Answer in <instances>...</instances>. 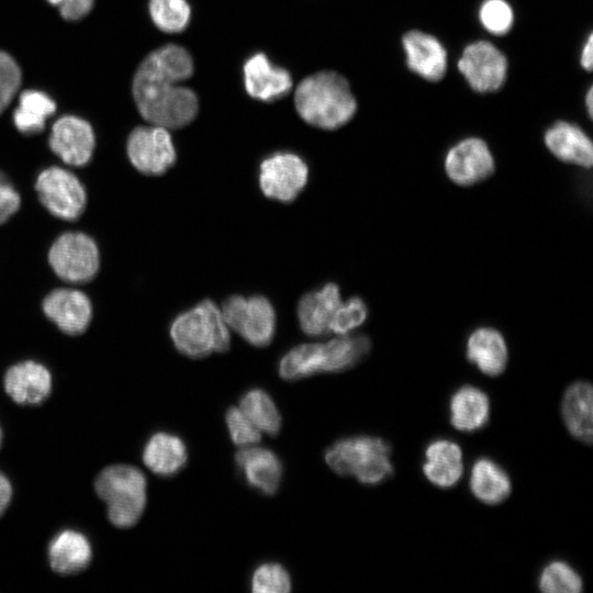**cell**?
Listing matches in <instances>:
<instances>
[{"mask_svg":"<svg viewBox=\"0 0 593 593\" xmlns=\"http://www.w3.org/2000/svg\"><path fill=\"white\" fill-rule=\"evenodd\" d=\"M193 60L187 49L169 44L153 51L138 66L133 97L141 115L153 125L179 128L195 118V93L180 82L191 77Z\"/></svg>","mask_w":593,"mask_h":593,"instance_id":"obj_1","label":"cell"},{"mask_svg":"<svg viewBox=\"0 0 593 593\" xmlns=\"http://www.w3.org/2000/svg\"><path fill=\"white\" fill-rule=\"evenodd\" d=\"M294 105L306 123L324 130L342 127L357 110L348 81L335 71H321L303 79L295 89Z\"/></svg>","mask_w":593,"mask_h":593,"instance_id":"obj_2","label":"cell"},{"mask_svg":"<svg viewBox=\"0 0 593 593\" xmlns=\"http://www.w3.org/2000/svg\"><path fill=\"white\" fill-rule=\"evenodd\" d=\"M370 348L371 342L365 335H340L322 344H302L281 358L280 370L289 380L321 372H340L362 360Z\"/></svg>","mask_w":593,"mask_h":593,"instance_id":"obj_3","label":"cell"},{"mask_svg":"<svg viewBox=\"0 0 593 593\" xmlns=\"http://www.w3.org/2000/svg\"><path fill=\"white\" fill-rule=\"evenodd\" d=\"M324 459L337 474L354 477L368 485L382 483L394 470L390 445L373 436L339 439L326 449Z\"/></svg>","mask_w":593,"mask_h":593,"instance_id":"obj_4","label":"cell"},{"mask_svg":"<svg viewBox=\"0 0 593 593\" xmlns=\"http://www.w3.org/2000/svg\"><path fill=\"white\" fill-rule=\"evenodd\" d=\"M170 336L178 351L190 358L224 353L231 345L221 310L209 299L178 314L171 323Z\"/></svg>","mask_w":593,"mask_h":593,"instance_id":"obj_5","label":"cell"},{"mask_svg":"<svg viewBox=\"0 0 593 593\" xmlns=\"http://www.w3.org/2000/svg\"><path fill=\"white\" fill-rule=\"evenodd\" d=\"M94 488L114 526L127 528L138 522L146 504V479L139 469L128 465L107 467L97 477Z\"/></svg>","mask_w":593,"mask_h":593,"instance_id":"obj_6","label":"cell"},{"mask_svg":"<svg viewBox=\"0 0 593 593\" xmlns=\"http://www.w3.org/2000/svg\"><path fill=\"white\" fill-rule=\"evenodd\" d=\"M221 313L227 327L255 347H266L276 333V311L264 295L233 294L222 303Z\"/></svg>","mask_w":593,"mask_h":593,"instance_id":"obj_7","label":"cell"},{"mask_svg":"<svg viewBox=\"0 0 593 593\" xmlns=\"http://www.w3.org/2000/svg\"><path fill=\"white\" fill-rule=\"evenodd\" d=\"M48 261L55 273L68 282H86L99 268V251L91 237L79 232L60 235L52 245Z\"/></svg>","mask_w":593,"mask_h":593,"instance_id":"obj_8","label":"cell"},{"mask_svg":"<svg viewBox=\"0 0 593 593\" xmlns=\"http://www.w3.org/2000/svg\"><path fill=\"white\" fill-rule=\"evenodd\" d=\"M457 68L472 90L488 93L505 83L508 63L494 44L475 41L463 48Z\"/></svg>","mask_w":593,"mask_h":593,"instance_id":"obj_9","label":"cell"},{"mask_svg":"<svg viewBox=\"0 0 593 593\" xmlns=\"http://www.w3.org/2000/svg\"><path fill=\"white\" fill-rule=\"evenodd\" d=\"M35 190L42 204L55 216L74 221L83 212L86 192L78 178L70 171L49 167L36 180Z\"/></svg>","mask_w":593,"mask_h":593,"instance_id":"obj_10","label":"cell"},{"mask_svg":"<svg viewBox=\"0 0 593 593\" xmlns=\"http://www.w3.org/2000/svg\"><path fill=\"white\" fill-rule=\"evenodd\" d=\"M309 168L296 154L278 152L265 158L259 167V187L272 200L293 201L307 182Z\"/></svg>","mask_w":593,"mask_h":593,"instance_id":"obj_11","label":"cell"},{"mask_svg":"<svg viewBox=\"0 0 593 593\" xmlns=\"http://www.w3.org/2000/svg\"><path fill=\"white\" fill-rule=\"evenodd\" d=\"M127 155L142 174L158 176L176 163V149L167 128L158 125L138 126L127 139Z\"/></svg>","mask_w":593,"mask_h":593,"instance_id":"obj_12","label":"cell"},{"mask_svg":"<svg viewBox=\"0 0 593 593\" xmlns=\"http://www.w3.org/2000/svg\"><path fill=\"white\" fill-rule=\"evenodd\" d=\"M445 171L459 186H472L488 179L495 170L488 144L479 137H466L446 154Z\"/></svg>","mask_w":593,"mask_h":593,"instance_id":"obj_13","label":"cell"},{"mask_svg":"<svg viewBox=\"0 0 593 593\" xmlns=\"http://www.w3.org/2000/svg\"><path fill=\"white\" fill-rule=\"evenodd\" d=\"M49 147L64 163L83 166L92 156L94 133L91 125L75 115H64L52 126Z\"/></svg>","mask_w":593,"mask_h":593,"instance_id":"obj_14","label":"cell"},{"mask_svg":"<svg viewBox=\"0 0 593 593\" xmlns=\"http://www.w3.org/2000/svg\"><path fill=\"white\" fill-rule=\"evenodd\" d=\"M405 63L411 71L424 80L436 82L444 78L448 55L435 36L418 30L406 32L402 37Z\"/></svg>","mask_w":593,"mask_h":593,"instance_id":"obj_15","label":"cell"},{"mask_svg":"<svg viewBox=\"0 0 593 593\" xmlns=\"http://www.w3.org/2000/svg\"><path fill=\"white\" fill-rule=\"evenodd\" d=\"M46 316L66 334L78 335L88 327L92 309L88 296L74 289H57L43 302Z\"/></svg>","mask_w":593,"mask_h":593,"instance_id":"obj_16","label":"cell"},{"mask_svg":"<svg viewBox=\"0 0 593 593\" xmlns=\"http://www.w3.org/2000/svg\"><path fill=\"white\" fill-rule=\"evenodd\" d=\"M4 389L21 405H37L52 390V376L40 362L26 360L11 366L4 374Z\"/></svg>","mask_w":593,"mask_h":593,"instance_id":"obj_17","label":"cell"},{"mask_svg":"<svg viewBox=\"0 0 593 593\" xmlns=\"http://www.w3.org/2000/svg\"><path fill=\"white\" fill-rule=\"evenodd\" d=\"M548 150L559 160L583 168L593 165V144L589 135L577 124L558 121L544 134Z\"/></svg>","mask_w":593,"mask_h":593,"instance_id":"obj_18","label":"cell"},{"mask_svg":"<svg viewBox=\"0 0 593 593\" xmlns=\"http://www.w3.org/2000/svg\"><path fill=\"white\" fill-rule=\"evenodd\" d=\"M340 303L339 287L335 283H326L317 290L305 293L296 309L302 332L313 337L331 333L329 326Z\"/></svg>","mask_w":593,"mask_h":593,"instance_id":"obj_19","label":"cell"},{"mask_svg":"<svg viewBox=\"0 0 593 593\" xmlns=\"http://www.w3.org/2000/svg\"><path fill=\"white\" fill-rule=\"evenodd\" d=\"M244 78L248 94L265 102L284 97L292 88L290 74L272 65L260 53L253 55L245 63Z\"/></svg>","mask_w":593,"mask_h":593,"instance_id":"obj_20","label":"cell"},{"mask_svg":"<svg viewBox=\"0 0 593 593\" xmlns=\"http://www.w3.org/2000/svg\"><path fill=\"white\" fill-rule=\"evenodd\" d=\"M235 461L246 482L262 494L273 495L282 478V463L266 448H246L235 455Z\"/></svg>","mask_w":593,"mask_h":593,"instance_id":"obj_21","label":"cell"},{"mask_svg":"<svg viewBox=\"0 0 593 593\" xmlns=\"http://www.w3.org/2000/svg\"><path fill=\"white\" fill-rule=\"evenodd\" d=\"M467 359L482 373L496 377L507 365V346L503 335L492 327L474 329L467 340Z\"/></svg>","mask_w":593,"mask_h":593,"instance_id":"obj_22","label":"cell"},{"mask_svg":"<svg viewBox=\"0 0 593 593\" xmlns=\"http://www.w3.org/2000/svg\"><path fill=\"white\" fill-rule=\"evenodd\" d=\"M422 470L432 484L441 489L452 488L463 472L461 448L448 439L432 441L425 450Z\"/></svg>","mask_w":593,"mask_h":593,"instance_id":"obj_23","label":"cell"},{"mask_svg":"<svg viewBox=\"0 0 593 593\" xmlns=\"http://www.w3.org/2000/svg\"><path fill=\"white\" fill-rule=\"evenodd\" d=\"M92 558L88 538L80 532L65 529L49 542L48 559L52 569L59 574H74L87 568Z\"/></svg>","mask_w":593,"mask_h":593,"instance_id":"obj_24","label":"cell"},{"mask_svg":"<svg viewBox=\"0 0 593 593\" xmlns=\"http://www.w3.org/2000/svg\"><path fill=\"white\" fill-rule=\"evenodd\" d=\"M562 417L569 433L578 440L592 443V385L577 381L568 387L562 398Z\"/></svg>","mask_w":593,"mask_h":593,"instance_id":"obj_25","label":"cell"},{"mask_svg":"<svg viewBox=\"0 0 593 593\" xmlns=\"http://www.w3.org/2000/svg\"><path fill=\"white\" fill-rule=\"evenodd\" d=\"M188 450L183 440L174 434L159 432L154 434L143 450V461L154 473L171 477L187 463Z\"/></svg>","mask_w":593,"mask_h":593,"instance_id":"obj_26","label":"cell"},{"mask_svg":"<svg viewBox=\"0 0 593 593\" xmlns=\"http://www.w3.org/2000/svg\"><path fill=\"white\" fill-rule=\"evenodd\" d=\"M449 411L450 424L457 430L472 433L488 423L490 400L479 388L463 385L452 394Z\"/></svg>","mask_w":593,"mask_h":593,"instance_id":"obj_27","label":"cell"},{"mask_svg":"<svg viewBox=\"0 0 593 593\" xmlns=\"http://www.w3.org/2000/svg\"><path fill=\"white\" fill-rule=\"evenodd\" d=\"M470 490L475 499L486 505H497L511 493L510 477L490 458L478 459L471 469Z\"/></svg>","mask_w":593,"mask_h":593,"instance_id":"obj_28","label":"cell"},{"mask_svg":"<svg viewBox=\"0 0 593 593\" xmlns=\"http://www.w3.org/2000/svg\"><path fill=\"white\" fill-rule=\"evenodd\" d=\"M55 111L56 104L46 93L38 90H24L20 94L13 122L21 133L36 134L44 130L46 119Z\"/></svg>","mask_w":593,"mask_h":593,"instance_id":"obj_29","label":"cell"},{"mask_svg":"<svg viewBox=\"0 0 593 593\" xmlns=\"http://www.w3.org/2000/svg\"><path fill=\"white\" fill-rule=\"evenodd\" d=\"M240 411L259 429L276 436L281 428V415L271 399L262 389L246 391L240 398Z\"/></svg>","mask_w":593,"mask_h":593,"instance_id":"obj_30","label":"cell"},{"mask_svg":"<svg viewBox=\"0 0 593 593\" xmlns=\"http://www.w3.org/2000/svg\"><path fill=\"white\" fill-rule=\"evenodd\" d=\"M149 14L159 30L179 33L188 26L190 5L186 0H149Z\"/></svg>","mask_w":593,"mask_h":593,"instance_id":"obj_31","label":"cell"},{"mask_svg":"<svg viewBox=\"0 0 593 593\" xmlns=\"http://www.w3.org/2000/svg\"><path fill=\"white\" fill-rule=\"evenodd\" d=\"M539 590L546 593H579L583 589L580 574L567 562L556 560L541 571Z\"/></svg>","mask_w":593,"mask_h":593,"instance_id":"obj_32","label":"cell"},{"mask_svg":"<svg viewBox=\"0 0 593 593\" xmlns=\"http://www.w3.org/2000/svg\"><path fill=\"white\" fill-rule=\"evenodd\" d=\"M479 21L485 31L502 36L514 24V11L506 0H484L479 9Z\"/></svg>","mask_w":593,"mask_h":593,"instance_id":"obj_33","label":"cell"},{"mask_svg":"<svg viewBox=\"0 0 593 593\" xmlns=\"http://www.w3.org/2000/svg\"><path fill=\"white\" fill-rule=\"evenodd\" d=\"M291 579L286 568L277 562L260 564L251 577V591L256 593H287Z\"/></svg>","mask_w":593,"mask_h":593,"instance_id":"obj_34","label":"cell"},{"mask_svg":"<svg viewBox=\"0 0 593 593\" xmlns=\"http://www.w3.org/2000/svg\"><path fill=\"white\" fill-rule=\"evenodd\" d=\"M368 309L363 300L353 296L339 304L332 320L329 332L346 335L360 326L367 318Z\"/></svg>","mask_w":593,"mask_h":593,"instance_id":"obj_35","label":"cell"},{"mask_svg":"<svg viewBox=\"0 0 593 593\" xmlns=\"http://www.w3.org/2000/svg\"><path fill=\"white\" fill-rule=\"evenodd\" d=\"M21 69L14 58L0 51V114L10 104L21 85Z\"/></svg>","mask_w":593,"mask_h":593,"instance_id":"obj_36","label":"cell"},{"mask_svg":"<svg viewBox=\"0 0 593 593\" xmlns=\"http://www.w3.org/2000/svg\"><path fill=\"white\" fill-rule=\"evenodd\" d=\"M225 421L235 445L248 446L260 440L261 436L258 428L237 407H228L225 413Z\"/></svg>","mask_w":593,"mask_h":593,"instance_id":"obj_37","label":"cell"},{"mask_svg":"<svg viewBox=\"0 0 593 593\" xmlns=\"http://www.w3.org/2000/svg\"><path fill=\"white\" fill-rule=\"evenodd\" d=\"M20 203L19 193L0 171V224L8 221L19 210Z\"/></svg>","mask_w":593,"mask_h":593,"instance_id":"obj_38","label":"cell"},{"mask_svg":"<svg viewBox=\"0 0 593 593\" xmlns=\"http://www.w3.org/2000/svg\"><path fill=\"white\" fill-rule=\"evenodd\" d=\"M94 0H63L60 15L68 21H76L87 15L93 8Z\"/></svg>","mask_w":593,"mask_h":593,"instance_id":"obj_39","label":"cell"},{"mask_svg":"<svg viewBox=\"0 0 593 593\" xmlns=\"http://www.w3.org/2000/svg\"><path fill=\"white\" fill-rule=\"evenodd\" d=\"M580 66L591 71L593 68V34L589 33L580 52Z\"/></svg>","mask_w":593,"mask_h":593,"instance_id":"obj_40","label":"cell"},{"mask_svg":"<svg viewBox=\"0 0 593 593\" xmlns=\"http://www.w3.org/2000/svg\"><path fill=\"white\" fill-rule=\"evenodd\" d=\"M12 497V485L9 479L0 472V516L4 513Z\"/></svg>","mask_w":593,"mask_h":593,"instance_id":"obj_41","label":"cell"},{"mask_svg":"<svg viewBox=\"0 0 593 593\" xmlns=\"http://www.w3.org/2000/svg\"><path fill=\"white\" fill-rule=\"evenodd\" d=\"M584 104L586 112L589 114V118H593V87L591 86L584 97Z\"/></svg>","mask_w":593,"mask_h":593,"instance_id":"obj_42","label":"cell"},{"mask_svg":"<svg viewBox=\"0 0 593 593\" xmlns=\"http://www.w3.org/2000/svg\"><path fill=\"white\" fill-rule=\"evenodd\" d=\"M53 5H59L63 0H47Z\"/></svg>","mask_w":593,"mask_h":593,"instance_id":"obj_43","label":"cell"},{"mask_svg":"<svg viewBox=\"0 0 593 593\" xmlns=\"http://www.w3.org/2000/svg\"><path fill=\"white\" fill-rule=\"evenodd\" d=\"M1 441H2V430H1V427H0V445H1Z\"/></svg>","mask_w":593,"mask_h":593,"instance_id":"obj_44","label":"cell"}]
</instances>
